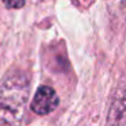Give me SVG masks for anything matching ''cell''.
<instances>
[{"label": "cell", "instance_id": "obj_2", "mask_svg": "<svg viewBox=\"0 0 126 126\" xmlns=\"http://www.w3.org/2000/svg\"><path fill=\"white\" fill-rule=\"evenodd\" d=\"M106 126H126V83L119 84L112 94Z\"/></svg>", "mask_w": 126, "mask_h": 126}, {"label": "cell", "instance_id": "obj_4", "mask_svg": "<svg viewBox=\"0 0 126 126\" xmlns=\"http://www.w3.org/2000/svg\"><path fill=\"white\" fill-rule=\"evenodd\" d=\"M7 8H22L25 6V0H3Z\"/></svg>", "mask_w": 126, "mask_h": 126}, {"label": "cell", "instance_id": "obj_3", "mask_svg": "<svg viewBox=\"0 0 126 126\" xmlns=\"http://www.w3.org/2000/svg\"><path fill=\"white\" fill-rule=\"evenodd\" d=\"M58 106V96L49 85H41L31 102V110L38 115H46L54 111Z\"/></svg>", "mask_w": 126, "mask_h": 126}, {"label": "cell", "instance_id": "obj_1", "mask_svg": "<svg viewBox=\"0 0 126 126\" xmlns=\"http://www.w3.org/2000/svg\"><path fill=\"white\" fill-rule=\"evenodd\" d=\"M30 81L23 72H12L0 84V126H20Z\"/></svg>", "mask_w": 126, "mask_h": 126}]
</instances>
